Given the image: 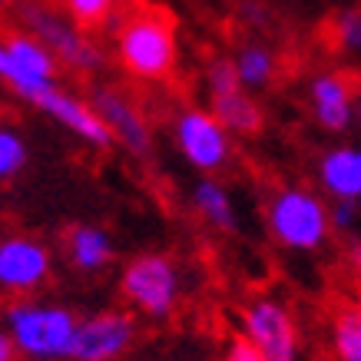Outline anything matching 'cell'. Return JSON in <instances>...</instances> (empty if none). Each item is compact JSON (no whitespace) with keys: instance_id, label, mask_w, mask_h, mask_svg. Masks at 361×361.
<instances>
[{"instance_id":"1","label":"cell","mask_w":361,"mask_h":361,"mask_svg":"<svg viewBox=\"0 0 361 361\" xmlns=\"http://www.w3.org/2000/svg\"><path fill=\"white\" fill-rule=\"evenodd\" d=\"M120 63L140 80H166L176 66V27L169 13L140 11L120 27Z\"/></svg>"},{"instance_id":"2","label":"cell","mask_w":361,"mask_h":361,"mask_svg":"<svg viewBox=\"0 0 361 361\" xmlns=\"http://www.w3.org/2000/svg\"><path fill=\"white\" fill-rule=\"evenodd\" d=\"M7 322L13 348H20L30 361H70L80 322L66 308L20 302L7 312Z\"/></svg>"},{"instance_id":"3","label":"cell","mask_w":361,"mask_h":361,"mask_svg":"<svg viewBox=\"0 0 361 361\" xmlns=\"http://www.w3.org/2000/svg\"><path fill=\"white\" fill-rule=\"evenodd\" d=\"M269 229L288 249L312 252L329 239V209L308 189H282L269 206Z\"/></svg>"},{"instance_id":"4","label":"cell","mask_w":361,"mask_h":361,"mask_svg":"<svg viewBox=\"0 0 361 361\" xmlns=\"http://www.w3.org/2000/svg\"><path fill=\"white\" fill-rule=\"evenodd\" d=\"M23 20H27V27L33 30L30 37L37 44H44L47 50L54 54V60L60 56L66 66L87 70V73L103 66V54L90 44L73 23L63 20V17L54 13L50 7H44V4H23Z\"/></svg>"},{"instance_id":"5","label":"cell","mask_w":361,"mask_h":361,"mask_svg":"<svg viewBox=\"0 0 361 361\" xmlns=\"http://www.w3.org/2000/svg\"><path fill=\"white\" fill-rule=\"evenodd\" d=\"M123 295L146 315H169L176 305V295H179L176 265L166 255H140L123 272Z\"/></svg>"},{"instance_id":"6","label":"cell","mask_w":361,"mask_h":361,"mask_svg":"<svg viewBox=\"0 0 361 361\" xmlns=\"http://www.w3.org/2000/svg\"><path fill=\"white\" fill-rule=\"evenodd\" d=\"M4 50L11 56V66L4 80L13 87V93L23 99H37L47 87H54V73H56V60L44 44H37L30 33H11L4 40Z\"/></svg>"},{"instance_id":"7","label":"cell","mask_w":361,"mask_h":361,"mask_svg":"<svg viewBox=\"0 0 361 361\" xmlns=\"http://www.w3.org/2000/svg\"><path fill=\"white\" fill-rule=\"evenodd\" d=\"M245 338L262 361H295V322L275 298H259L245 308Z\"/></svg>"},{"instance_id":"8","label":"cell","mask_w":361,"mask_h":361,"mask_svg":"<svg viewBox=\"0 0 361 361\" xmlns=\"http://www.w3.org/2000/svg\"><path fill=\"white\" fill-rule=\"evenodd\" d=\"M176 140L189 163L202 173H216L229 159V133L216 123L212 113L186 110L176 123Z\"/></svg>"},{"instance_id":"9","label":"cell","mask_w":361,"mask_h":361,"mask_svg":"<svg viewBox=\"0 0 361 361\" xmlns=\"http://www.w3.org/2000/svg\"><path fill=\"white\" fill-rule=\"evenodd\" d=\"M133 318L123 312H106L77 325L70 361H113L133 345Z\"/></svg>"},{"instance_id":"10","label":"cell","mask_w":361,"mask_h":361,"mask_svg":"<svg viewBox=\"0 0 361 361\" xmlns=\"http://www.w3.org/2000/svg\"><path fill=\"white\" fill-rule=\"evenodd\" d=\"M93 110H97L99 120L106 123V130H110L113 140H120L133 156H149V149H153L149 126H146L140 110L123 97L120 90L97 87L93 90Z\"/></svg>"},{"instance_id":"11","label":"cell","mask_w":361,"mask_h":361,"mask_svg":"<svg viewBox=\"0 0 361 361\" xmlns=\"http://www.w3.org/2000/svg\"><path fill=\"white\" fill-rule=\"evenodd\" d=\"M50 275V252L33 239H4L0 242V288L7 292H33Z\"/></svg>"},{"instance_id":"12","label":"cell","mask_w":361,"mask_h":361,"mask_svg":"<svg viewBox=\"0 0 361 361\" xmlns=\"http://www.w3.org/2000/svg\"><path fill=\"white\" fill-rule=\"evenodd\" d=\"M40 110H47L54 120H60L70 133H77L83 142H90V146H97V149H110L113 146V136L110 130H106V123L97 116V110L90 106V103H83V99H77L73 93H66V90H60L54 83V87H47L40 97L33 99Z\"/></svg>"},{"instance_id":"13","label":"cell","mask_w":361,"mask_h":361,"mask_svg":"<svg viewBox=\"0 0 361 361\" xmlns=\"http://www.w3.org/2000/svg\"><path fill=\"white\" fill-rule=\"evenodd\" d=\"M312 106L315 120L331 133L351 126V80L345 73H322L312 83Z\"/></svg>"},{"instance_id":"14","label":"cell","mask_w":361,"mask_h":361,"mask_svg":"<svg viewBox=\"0 0 361 361\" xmlns=\"http://www.w3.org/2000/svg\"><path fill=\"white\" fill-rule=\"evenodd\" d=\"M322 183L331 196H338L341 202H355L361 196V153L351 149V146H341V149H331L322 166Z\"/></svg>"},{"instance_id":"15","label":"cell","mask_w":361,"mask_h":361,"mask_svg":"<svg viewBox=\"0 0 361 361\" xmlns=\"http://www.w3.org/2000/svg\"><path fill=\"white\" fill-rule=\"evenodd\" d=\"M212 116L226 133H242V136H252V133L262 130V110L252 97H245L242 90L229 93V97L212 99Z\"/></svg>"},{"instance_id":"16","label":"cell","mask_w":361,"mask_h":361,"mask_svg":"<svg viewBox=\"0 0 361 361\" xmlns=\"http://www.w3.org/2000/svg\"><path fill=\"white\" fill-rule=\"evenodd\" d=\"M70 259L83 272H97L113 259V242L97 226H77L70 232Z\"/></svg>"},{"instance_id":"17","label":"cell","mask_w":361,"mask_h":361,"mask_svg":"<svg viewBox=\"0 0 361 361\" xmlns=\"http://www.w3.org/2000/svg\"><path fill=\"white\" fill-rule=\"evenodd\" d=\"M192 202L196 209L206 216L216 229L222 232H232L235 229V212H232V202H229V192L219 186V183H212V179H202L192 192Z\"/></svg>"},{"instance_id":"18","label":"cell","mask_w":361,"mask_h":361,"mask_svg":"<svg viewBox=\"0 0 361 361\" xmlns=\"http://www.w3.org/2000/svg\"><path fill=\"white\" fill-rule=\"evenodd\" d=\"M235 66V77H239V87H265L275 73V56L265 50V47H242L239 56L232 60Z\"/></svg>"},{"instance_id":"19","label":"cell","mask_w":361,"mask_h":361,"mask_svg":"<svg viewBox=\"0 0 361 361\" xmlns=\"http://www.w3.org/2000/svg\"><path fill=\"white\" fill-rule=\"evenodd\" d=\"M335 351L341 361H361V312L358 305H341L335 318Z\"/></svg>"},{"instance_id":"20","label":"cell","mask_w":361,"mask_h":361,"mask_svg":"<svg viewBox=\"0 0 361 361\" xmlns=\"http://www.w3.org/2000/svg\"><path fill=\"white\" fill-rule=\"evenodd\" d=\"M27 163V146L13 130L0 126V179H11L17 176Z\"/></svg>"},{"instance_id":"21","label":"cell","mask_w":361,"mask_h":361,"mask_svg":"<svg viewBox=\"0 0 361 361\" xmlns=\"http://www.w3.org/2000/svg\"><path fill=\"white\" fill-rule=\"evenodd\" d=\"M66 13L80 23V27H99L116 7V0H63Z\"/></svg>"},{"instance_id":"22","label":"cell","mask_w":361,"mask_h":361,"mask_svg":"<svg viewBox=\"0 0 361 361\" xmlns=\"http://www.w3.org/2000/svg\"><path fill=\"white\" fill-rule=\"evenodd\" d=\"M206 83H209V97H212V99L229 97V93L242 90L232 60H212V63H209V70H206Z\"/></svg>"},{"instance_id":"23","label":"cell","mask_w":361,"mask_h":361,"mask_svg":"<svg viewBox=\"0 0 361 361\" xmlns=\"http://www.w3.org/2000/svg\"><path fill=\"white\" fill-rule=\"evenodd\" d=\"M338 40L345 50H358L361 47V13L358 11L338 13Z\"/></svg>"},{"instance_id":"24","label":"cell","mask_w":361,"mask_h":361,"mask_svg":"<svg viewBox=\"0 0 361 361\" xmlns=\"http://www.w3.org/2000/svg\"><path fill=\"white\" fill-rule=\"evenodd\" d=\"M355 222H358V206L355 202H338L329 212V229L348 232V229H355Z\"/></svg>"},{"instance_id":"25","label":"cell","mask_w":361,"mask_h":361,"mask_svg":"<svg viewBox=\"0 0 361 361\" xmlns=\"http://www.w3.org/2000/svg\"><path fill=\"white\" fill-rule=\"evenodd\" d=\"M226 361H262V355L255 351V345H252L245 335H239V338L229 341V351H226Z\"/></svg>"},{"instance_id":"26","label":"cell","mask_w":361,"mask_h":361,"mask_svg":"<svg viewBox=\"0 0 361 361\" xmlns=\"http://www.w3.org/2000/svg\"><path fill=\"white\" fill-rule=\"evenodd\" d=\"M0 361H13V341H11V335H0Z\"/></svg>"},{"instance_id":"27","label":"cell","mask_w":361,"mask_h":361,"mask_svg":"<svg viewBox=\"0 0 361 361\" xmlns=\"http://www.w3.org/2000/svg\"><path fill=\"white\" fill-rule=\"evenodd\" d=\"M0 4H4V0H0Z\"/></svg>"}]
</instances>
